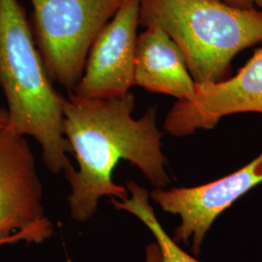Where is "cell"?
<instances>
[{
	"mask_svg": "<svg viewBox=\"0 0 262 262\" xmlns=\"http://www.w3.org/2000/svg\"><path fill=\"white\" fill-rule=\"evenodd\" d=\"M134 94L123 98H85L70 94L63 104V134L71 147L78 169L64 171L71 192L70 216L84 224L95 215L100 198L123 200L126 187L113 181L121 160L140 170L152 186L166 188L171 180L162 151V132L157 124V107L134 119Z\"/></svg>",
	"mask_w": 262,
	"mask_h": 262,
	"instance_id": "1",
	"label": "cell"
},
{
	"mask_svg": "<svg viewBox=\"0 0 262 262\" xmlns=\"http://www.w3.org/2000/svg\"><path fill=\"white\" fill-rule=\"evenodd\" d=\"M48 75L30 20L19 0H0V88L8 105L6 128L31 136L54 174L73 167L63 134L64 99Z\"/></svg>",
	"mask_w": 262,
	"mask_h": 262,
	"instance_id": "2",
	"label": "cell"
},
{
	"mask_svg": "<svg viewBox=\"0 0 262 262\" xmlns=\"http://www.w3.org/2000/svg\"><path fill=\"white\" fill-rule=\"evenodd\" d=\"M139 24L168 34L195 84L227 80L235 56L262 42V10L224 0H140Z\"/></svg>",
	"mask_w": 262,
	"mask_h": 262,
	"instance_id": "3",
	"label": "cell"
},
{
	"mask_svg": "<svg viewBox=\"0 0 262 262\" xmlns=\"http://www.w3.org/2000/svg\"><path fill=\"white\" fill-rule=\"evenodd\" d=\"M31 30L48 75L73 91L89 52L122 0H28Z\"/></svg>",
	"mask_w": 262,
	"mask_h": 262,
	"instance_id": "4",
	"label": "cell"
},
{
	"mask_svg": "<svg viewBox=\"0 0 262 262\" xmlns=\"http://www.w3.org/2000/svg\"><path fill=\"white\" fill-rule=\"evenodd\" d=\"M43 186L25 136L0 128V241L42 243L54 232Z\"/></svg>",
	"mask_w": 262,
	"mask_h": 262,
	"instance_id": "5",
	"label": "cell"
},
{
	"mask_svg": "<svg viewBox=\"0 0 262 262\" xmlns=\"http://www.w3.org/2000/svg\"><path fill=\"white\" fill-rule=\"evenodd\" d=\"M262 183V152L249 164L205 185L191 187H156L150 198L166 213L179 215L181 224L174 230L176 243L191 246L194 255L215 219L236 200Z\"/></svg>",
	"mask_w": 262,
	"mask_h": 262,
	"instance_id": "6",
	"label": "cell"
},
{
	"mask_svg": "<svg viewBox=\"0 0 262 262\" xmlns=\"http://www.w3.org/2000/svg\"><path fill=\"white\" fill-rule=\"evenodd\" d=\"M139 18L140 0H122L94 40L72 94L85 98H123L130 93Z\"/></svg>",
	"mask_w": 262,
	"mask_h": 262,
	"instance_id": "7",
	"label": "cell"
},
{
	"mask_svg": "<svg viewBox=\"0 0 262 262\" xmlns=\"http://www.w3.org/2000/svg\"><path fill=\"white\" fill-rule=\"evenodd\" d=\"M262 113V48L227 80L215 84H196L193 101L178 100L164 122V129L184 137L197 129H211L227 115Z\"/></svg>",
	"mask_w": 262,
	"mask_h": 262,
	"instance_id": "8",
	"label": "cell"
},
{
	"mask_svg": "<svg viewBox=\"0 0 262 262\" xmlns=\"http://www.w3.org/2000/svg\"><path fill=\"white\" fill-rule=\"evenodd\" d=\"M133 84L181 101H193L196 84L177 44L159 27H149L137 37Z\"/></svg>",
	"mask_w": 262,
	"mask_h": 262,
	"instance_id": "9",
	"label": "cell"
},
{
	"mask_svg": "<svg viewBox=\"0 0 262 262\" xmlns=\"http://www.w3.org/2000/svg\"><path fill=\"white\" fill-rule=\"evenodd\" d=\"M126 188L129 195L123 200L111 198V204L117 210L130 213L150 229L159 244L162 262H201L183 251L172 237H170L159 223L150 204V192L135 182H127Z\"/></svg>",
	"mask_w": 262,
	"mask_h": 262,
	"instance_id": "10",
	"label": "cell"
},
{
	"mask_svg": "<svg viewBox=\"0 0 262 262\" xmlns=\"http://www.w3.org/2000/svg\"><path fill=\"white\" fill-rule=\"evenodd\" d=\"M145 262H162L161 251L157 242H152L147 246Z\"/></svg>",
	"mask_w": 262,
	"mask_h": 262,
	"instance_id": "11",
	"label": "cell"
},
{
	"mask_svg": "<svg viewBox=\"0 0 262 262\" xmlns=\"http://www.w3.org/2000/svg\"><path fill=\"white\" fill-rule=\"evenodd\" d=\"M224 1L236 7H241L246 9L254 8L253 0H224Z\"/></svg>",
	"mask_w": 262,
	"mask_h": 262,
	"instance_id": "12",
	"label": "cell"
},
{
	"mask_svg": "<svg viewBox=\"0 0 262 262\" xmlns=\"http://www.w3.org/2000/svg\"><path fill=\"white\" fill-rule=\"evenodd\" d=\"M8 122V113L6 109L0 108V128H5Z\"/></svg>",
	"mask_w": 262,
	"mask_h": 262,
	"instance_id": "13",
	"label": "cell"
},
{
	"mask_svg": "<svg viewBox=\"0 0 262 262\" xmlns=\"http://www.w3.org/2000/svg\"><path fill=\"white\" fill-rule=\"evenodd\" d=\"M253 5H256L258 8L262 10V0H253Z\"/></svg>",
	"mask_w": 262,
	"mask_h": 262,
	"instance_id": "14",
	"label": "cell"
},
{
	"mask_svg": "<svg viewBox=\"0 0 262 262\" xmlns=\"http://www.w3.org/2000/svg\"><path fill=\"white\" fill-rule=\"evenodd\" d=\"M15 243L14 241H12V240H3V241H0V246H2V245H4V244H12Z\"/></svg>",
	"mask_w": 262,
	"mask_h": 262,
	"instance_id": "15",
	"label": "cell"
}]
</instances>
